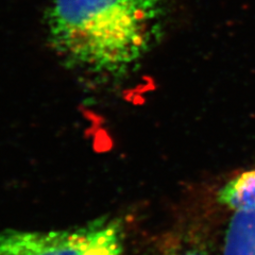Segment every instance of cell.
Returning <instances> with one entry per match:
<instances>
[{"label":"cell","mask_w":255,"mask_h":255,"mask_svg":"<svg viewBox=\"0 0 255 255\" xmlns=\"http://www.w3.org/2000/svg\"><path fill=\"white\" fill-rule=\"evenodd\" d=\"M223 255H255V210L233 212L226 231Z\"/></svg>","instance_id":"3"},{"label":"cell","mask_w":255,"mask_h":255,"mask_svg":"<svg viewBox=\"0 0 255 255\" xmlns=\"http://www.w3.org/2000/svg\"><path fill=\"white\" fill-rule=\"evenodd\" d=\"M0 255H5V254H3L2 252H0Z\"/></svg>","instance_id":"6"},{"label":"cell","mask_w":255,"mask_h":255,"mask_svg":"<svg viewBox=\"0 0 255 255\" xmlns=\"http://www.w3.org/2000/svg\"><path fill=\"white\" fill-rule=\"evenodd\" d=\"M124 228L117 219L103 218L74 230L0 233L5 255H122Z\"/></svg>","instance_id":"2"},{"label":"cell","mask_w":255,"mask_h":255,"mask_svg":"<svg viewBox=\"0 0 255 255\" xmlns=\"http://www.w3.org/2000/svg\"><path fill=\"white\" fill-rule=\"evenodd\" d=\"M164 9V0H53L48 38L70 68L119 77L158 42Z\"/></svg>","instance_id":"1"},{"label":"cell","mask_w":255,"mask_h":255,"mask_svg":"<svg viewBox=\"0 0 255 255\" xmlns=\"http://www.w3.org/2000/svg\"><path fill=\"white\" fill-rule=\"evenodd\" d=\"M163 255H207L204 251L195 248V247H179L167 251Z\"/></svg>","instance_id":"5"},{"label":"cell","mask_w":255,"mask_h":255,"mask_svg":"<svg viewBox=\"0 0 255 255\" xmlns=\"http://www.w3.org/2000/svg\"><path fill=\"white\" fill-rule=\"evenodd\" d=\"M217 200L232 213L255 210V169L244 171L228 181L219 189Z\"/></svg>","instance_id":"4"}]
</instances>
